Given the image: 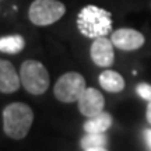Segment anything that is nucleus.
Segmentation results:
<instances>
[{
    "label": "nucleus",
    "mask_w": 151,
    "mask_h": 151,
    "mask_svg": "<svg viewBox=\"0 0 151 151\" xmlns=\"http://www.w3.org/2000/svg\"><path fill=\"white\" fill-rule=\"evenodd\" d=\"M144 139H146V143H147V148L151 150V129L144 130Z\"/></svg>",
    "instance_id": "2eb2a0df"
},
{
    "label": "nucleus",
    "mask_w": 151,
    "mask_h": 151,
    "mask_svg": "<svg viewBox=\"0 0 151 151\" xmlns=\"http://www.w3.org/2000/svg\"><path fill=\"white\" fill-rule=\"evenodd\" d=\"M77 28L81 35L90 39L106 37L112 31V16L105 9L88 4L77 14Z\"/></svg>",
    "instance_id": "f257e3e1"
},
{
    "label": "nucleus",
    "mask_w": 151,
    "mask_h": 151,
    "mask_svg": "<svg viewBox=\"0 0 151 151\" xmlns=\"http://www.w3.org/2000/svg\"><path fill=\"white\" fill-rule=\"evenodd\" d=\"M25 48V39L21 35H7L0 38V52L9 55L20 53Z\"/></svg>",
    "instance_id": "ddd939ff"
},
{
    "label": "nucleus",
    "mask_w": 151,
    "mask_h": 151,
    "mask_svg": "<svg viewBox=\"0 0 151 151\" xmlns=\"http://www.w3.org/2000/svg\"><path fill=\"white\" fill-rule=\"evenodd\" d=\"M146 119L147 122L151 124V101H148L147 104V109H146Z\"/></svg>",
    "instance_id": "dca6fc26"
},
{
    "label": "nucleus",
    "mask_w": 151,
    "mask_h": 151,
    "mask_svg": "<svg viewBox=\"0 0 151 151\" xmlns=\"http://www.w3.org/2000/svg\"><path fill=\"white\" fill-rule=\"evenodd\" d=\"M136 92L144 101H151V84H147V83L137 84L136 86Z\"/></svg>",
    "instance_id": "4468645a"
},
{
    "label": "nucleus",
    "mask_w": 151,
    "mask_h": 151,
    "mask_svg": "<svg viewBox=\"0 0 151 151\" xmlns=\"http://www.w3.org/2000/svg\"><path fill=\"white\" fill-rule=\"evenodd\" d=\"M112 116L108 112H101L91 116V118H87V122L84 123V132L86 133H105L106 130L112 126Z\"/></svg>",
    "instance_id": "9b49d317"
},
{
    "label": "nucleus",
    "mask_w": 151,
    "mask_h": 151,
    "mask_svg": "<svg viewBox=\"0 0 151 151\" xmlns=\"http://www.w3.org/2000/svg\"><path fill=\"white\" fill-rule=\"evenodd\" d=\"M112 39L106 37H98L94 39V42L90 49L92 63L98 67H111L115 62V52H113Z\"/></svg>",
    "instance_id": "423d86ee"
},
{
    "label": "nucleus",
    "mask_w": 151,
    "mask_h": 151,
    "mask_svg": "<svg viewBox=\"0 0 151 151\" xmlns=\"http://www.w3.org/2000/svg\"><path fill=\"white\" fill-rule=\"evenodd\" d=\"M22 87L32 95H42L49 88V73L38 60L28 59L20 67Z\"/></svg>",
    "instance_id": "7ed1b4c3"
},
{
    "label": "nucleus",
    "mask_w": 151,
    "mask_h": 151,
    "mask_svg": "<svg viewBox=\"0 0 151 151\" xmlns=\"http://www.w3.org/2000/svg\"><path fill=\"white\" fill-rule=\"evenodd\" d=\"M21 86V78L17 74L13 63L0 59V92L11 94L16 92Z\"/></svg>",
    "instance_id": "1a4fd4ad"
},
{
    "label": "nucleus",
    "mask_w": 151,
    "mask_h": 151,
    "mask_svg": "<svg viewBox=\"0 0 151 151\" xmlns=\"http://www.w3.org/2000/svg\"><path fill=\"white\" fill-rule=\"evenodd\" d=\"M98 81L102 90L108 92H120L126 86L124 78L115 70H104L98 77Z\"/></svg>",
    "instance_id": "9d476101"
},
{
    "label": "nucleus",
    "mask_w": 151,
    "mask_h": 151,
    "mask_svg": "<svg viewBox=\"0 0 151 151\" xmlns=\"http://www.w3.org/2000/svg\"><path fill=\"white\" fill-rule=\"evenodd\" d=\"M77 102H78V111L81 112V115L86 118H91L104 111L105 98L99 90L90 87L84 90Z\"/></svg>",
    "instance_id": "0eeeda50"
},
{
    "label": "nucleus",
    "mask_w": 151,
    "mask_h": 151,
    "mask_svg": "<svg viewBox=\"0 0 151 151\" xmlns=\"http://www.w3.org/2000/svg\"><path fill=\"white\" fill-rule=\"evenodd\" d=\"M111 39L116 48L126 52L137 50L146 42L144 35L133 28H119L116 31H113Z\"/></svg>",
    "instance_id": "6e6552de"
},
{
    "label": "nucleus",
    "mask_w": 151,
    "mask_h": 151,
    "mask_svg": "<svg viewBox=\"0 0 151 151\" xmlns=\"http://www.w3.org/2000/svg\"><path fill=\"white\" fill-rule=\"evenodd\" d=\"M65 13L66 6L59 0H34L29 6L28 17L34 25L45 27L59 21Z\"/></svg>",
    "instance_id": "20e7f679"
},
{
    "label": "nucleus",
    "mask_w": 151,
    "mask_h": 151,
    "mask_svg": "<svg viewBox=\"0 0 151 151\" xmlns=\"http://www.w3.org/2000/svg\"><path fill=\"white\" fill-rule=\"evenodd\" d=\"M86 88V78L80 73L69 71L58 78L53 88V94L60 102L71 104L78 101Z\"/></svg>",
    "instance_id": "39448f33"
},
{
    "label": "nucleus",
    "mask_w": 151,
    "mask_h": 151,
    "mask_svg": "<svg viewBox=\"0 0 151 151\" xmlns=\"http://www.w3.org/2000/svg\"><path fill=\"white\" fill-rule=\"evenodd\" d=\"M32 122L34 112L27 104L13 102L3 111V130L10 139H24L31 129Z\"/></svg>",
    "instance_id": "f03ea898"
},
{
    "label": "nucleus",
    "mask_w": 151,
    "mask_h": 151,
    "mask_svg": "<svg viewBox=\"0 0 151 151\" xmlns=\"http://www.w3.org/2000/svg\"><path fill=\"white\" fill-rule=\"evenodd\" d=\"M80 146L84 151H106L108 137L104 133H86L81 137Z\"/></svg>",
    "instance_id": "f8f14e48"
}]
</instances>
